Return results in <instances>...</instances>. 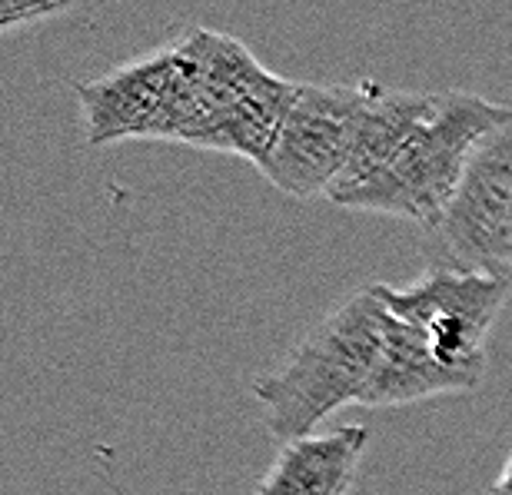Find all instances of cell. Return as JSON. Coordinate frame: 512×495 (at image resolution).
<instances>
[{
	"label": "cell",
	"instance_id": "1",
	"mask_svg": "<svg viewBox=\"0 0 512 495\" xmlns=\"http://www.w3.org/2000/svg\"><path fill=\"white\" fill-rule=\"evenodd\" d=\"M170 50L173 90L163 140L233 153L260 170L300 84L266 70L250 47L220 30L190 27Z\"/></svg>",
	"mask_w": 512,
	"mask_h": 495
},
{
	"label": "cell",
	"instance_id": "2",
	"mask_svg": "<svg viewBox=\"0 0 512 495\" xmlns=\"http://www.w3.org/2000/svg\"><path fill=\"white\" fill-rule=\"evenodd\" d=\"M389 319L376 286H363L323 316L273 373L256 379L253 396L280 446L313 436L333 412L370 402Z\"/></svg>",
	"mask_w": 512,
	"mask_h": 495
},
{
	"label": "cell",
	"instance_id": "3",
	"mask_svg": "<svg viewBox=\"0 0 512 495\" xmlns=\"http://www.w3.org/2000/svg\"><path fill=\"white\" fill-rule=\"evenodd\" d=\"M512 107L466 90L429 94V103L389 157L366 177L336 187L330 203L343 210L383 213L413 220L429 230L463 180V173L489 133L503 127Z\"/></svg>",
	"mask_w": 512,
	"mask_h": 495
},
{
	"label": "cell",
	"instance_id": "4",
	"mask_svg": "<svg viewBox=\"0 0 512 495\" xmlns=\"http://www.w3.org/2000/svg\"><path fill=\"white\" fill-rule=\"evenodd\" d=\"M423 236L433 270L512 276V113L479 143L453 200Z\"/></svg>",
	"mask_w": 512,
	"mask_h": 495
},
{
	"label": "cell",
	"instance_id": "5",
	"mask_svg": "<svg viewBox=\"0 0 512 495\" xmlns=\"http://www.w3.org/2000/svg\"><path fill=\"white\" fill-rule=\"evenodd\" d=\"M366 100L370 80L300 84L260 173L286 197H330L353 163Z\"/></svg>",
	"mask_w": 512,
	"mask_h": 495
},
{
	"label": "cell",
	"instance_id": "6",
	"mask_svg": "<svg viewBox=\"0 0 512 495\" xmlns=\"http://www.w3.org/2000/svg\"><path fill=\"white\" fill-rule=\"evenodd\" d=\"M386 309L413 326L446 366L483 383L486 339L512 293V276L429 270L409 286L373 283Z\"/></svg>",
	"mask_w": 512,
	"mask_h": 495
},
{
	"label": "cell",
	"instance_id": "7",
	"mask_svg": "<svg viewBox=\"0 0 512 495\" xmlns=\"http://www.w3.org/2000/svg\"><path fill=\"white\" fill-rule=\"evenodd\" d=\"M170 90V47L130 60L107 77L77 80L74 94L87 127V143L107 147L117 140H163L170 117Z\"/></svg>",
	"mask_w": 512,
	"mask_h": 495
},
{
	"label": "cell",
	"instance_id": "8",
	"mask_svg": "<svg viewBox=\"0 0 512 495\" xmlns=\"http://www.w3.org/2000/svg\"><path fill=\"white\" fill-rule=\"evenodd\" d=\"M370 442L366 426H333L283 442L253 495H350Z\"/></svg>",
	"mask_w": 512,
	"mask_h": 495
},
{
	"label": "cell",
	"instance_id": "9",
	"mask_svg": "<svg viewBox=\"0 0 512 495\" xmlns=\"http://www.w3.org/2000/svg\"><path fill=\"white\" fill-rule=\"evenodd\" d=\"M67 4H47V0H0V34L24 24H34V20H47L64 14Z\"/></svg>",
	"mask_w": 512,
	"mask_h": 495
},
{
	"label": "cell",
	"instance_id": "10",
	"mask_svg": "<svg viewBox=\"0 0 512 495\" xmlns=\"http://www.w3.org/2000/svg\"><path fill=\"white\" fill-rule=\"evenodd\" d=\"M486 495H512V456L506 459L503 472H499V479L493 482V486H489Z\"/></svg>",
	"mask_w": 512,
	"mask_h": 495
}]
</instances>
